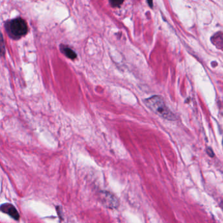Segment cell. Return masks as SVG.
<instances>
[{
  "mask_svg": "<svg viewBox=\"0 0 223 223\" xmlns=\"http://www.w3.org/2000/svg\"><path fill=\"white\" fill-rule=\"evenodd\" d=\"M144 102L151 110L160 117L170 120L176 119V115L167 106L162 97L154 96L145 99Z\"/></svg>",
  "mask_w": 223,
  "mask_h": 223,
  "instance_id": "obj_1",
  "label": "cell"
},
{
  "mask_svg": "<svg viewBox=\"0 0 223 223\" xmlns=\"http://www.w3.org/2000/svg\"><path fill=\"white\" fill-rule=\"evenodd\" d=\"M5 26L7 33L14 39L22 38L28 31L26 22L21 18H17L8 21L6 23Z\"/></svg>",
  "mask_w": 223,
  "mask_h": 223,
  "instance_id": "obj_2",
  "label": "cell"
},
{
  "mask_svg": "<svg viewBox=\"0 0 223 223\" xmlns=\"http://www.w3.org/2000/svg\"><path fill=\"white\" fill-rule=\"evenodd\" d=\"M124 0H110V3L112 7H119L123 3Z\"/></svg>",
  "mask_w": 223,
  "mask_h": 223,
  "instance_id": "obj_8",
  "label": "cell"
},
{
  "mask_svg": "<svg viewBox=\"0 0 223 223\" xmlns=\"http://www.w3.org/2000/svg\"><path fill=\"white\" fill-rule=\"evenodd\" d=\"M100 197L101 202L107 208H118L119 205V201L117 197L108 191H103L100 192Z\"/></svg>",
  "mask_w": 223,
  "mask_h": 223,
  "instance_id": "obj_3",
  "label": "cell"
},
{
  "mask_svg": "<svg viewBox=\"0 0 223 223\" xmlns=\"http://www.w3.org/2000/svg\"><path fill=\"white\" fill-rule=\"evenodd\" d=\"M0 210L5 213L8 214L15 220H18L20 218V215L17 209L10 204H5L2 205L0 206Z\"/></svg>",
  "mask_w": 223,
  "mask_h": 223,
  "instance_id": "obj_4",
  "label": "cell"
},
{
  "mask_svg": "<svg viewBox=\"0 0 223 223\" xmlns=\"http://www.w3.org/2000/svg\"><path fill=\"white\" fill-rule=\"evenodd\" d=\"M5 43L2 33L0 32V56H4L5 54Z\"/></svg>",
  "mask_w": 223,
  "mask_h": 223,
  "instance_id": "obj_7",
  "label": "cell"
},
{
  "mask_svg": "<svg viewBox=\"0 0 223 223\" xmlns=\"http://www.w3.org/2000/svg\"><path fill=\"white\" fill-rule=\"evenodd\" d=\"M207 153L208 155H210V156H214V153H213V152L212 150L211 149H207Z\"/></svg>",
  "mask_w": 223,
  "mask_h": 223,
  "instance_id": "obj_9",
  "label": "cell"
},
{
  "mask_svg": "<svg viewBox=\"0 0 223 223\" xmlns=\"http://www.w3.org/2000/svg\"><path fill=\"white\" fill-rule=\"evenodd\" d=\"M213 43L216 45L218 48H223V34L222 33H217L214 37L212 38Z\"/></svg>",
  "mask_w": 223,
  "mask_h": 223,
  "instance_id": "obj_6",
  "label": "cell"
},
{
  "mask_svg": "<svg viewBox=\"0 0 223 223\" xmlns=\"http://www.w3.org/2000/svg\"><path fill=\"white\" fill-rule=\"evenodd\" d=\"M61 52L67 58L72 60H74L76 58V54L71 48L66 46H61Z\"/></svg>",
  "mask_w": 223,
  "mask_h": 223,
  "instance_id": "obj_5",
  "label": "cell"
},
{
  "mask_svg": "<svg viewBox=\"0 0 223 223\" xmlns=\"http://www.w3.org/2000/svg\"><path fill=\"white\" fill-rule=\"evenodd\" d=\"M147 2L149 5L150 7H153V0H147Z\"/></svg>",
  "mask_w": 223,
  "mask_h": 223,
  "instance_id": "obj_10",
  "label": "cell"
}]
</instances>
